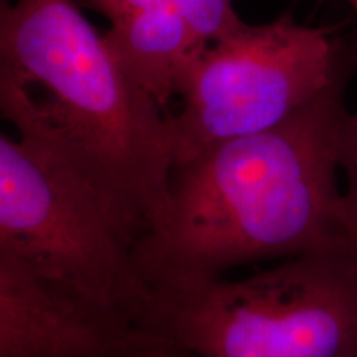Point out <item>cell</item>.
Returning <instances> with one entry per match:
<instances>
[{
    "mask_svg": "<svg viewBox=\"0 0 357 357\" xmlns=\"http://www.w3.org/2000/svg\"><path fill=\"white\" fill-rule=\"evenodd\" d=\"M349 75L276 126L172 169L167 220L136 247L153 291L255 261L349 253L339 185Z\"/></svg>",
    "mask_w": 357,
    "mask_h": 357,
    "instance_id": "obj_1",
    "label": "cell"
},
{
    "mask_svg": "<svg viewBox=\"0 0 357 357\" xmlns=\"http://www.w3.org/2000/svg\"><path fill=\"white\" fill-rule=\"evenodd\" d=\"M0 109L91 184L137 247L171 207V114L136 84L78 0L2 2Z\"/></svg>",
    "mask_w": 357,
    "mask_h": 357,
    "instance_id": "obj_2",
    "label": "cell"
},
{
    "mask_svg": "<svg viewBox=\"0 0 357 357\" xmlns=\"http://www.w3.org/2000/svg\"><path fill=\"white\" fill-rule=\"evenodd\" d=\"M149 328L194 357H357V257H294L243 280L154 289Z\"/></svg>",
    "mask_w": 357,
    "mask_h": 357,
    "instance_id": "obj_3",
    "label": "cell"
},
{
    "mask_svg": "<svg viewBox=\"0 0 357 357\" xmlns=\"http://www.w3.org/2000/svg\"><path fill=\"white\" fill-rule=\"evenodd\" d=\"M0 250L149 328L154 291L134 243L60 151L22 134L0 137Z\"/></svg>",
    "mask_w": 357,
    "mask_h": 357,
    "instance_id": "obj_4",
    "label": "cell"
},
{
    "mask_svg": "<svg viewBox=\"0 0 357 357\" xmlns=\"http://www.w3.org/2000/svg\"><path fill=\"white\" fill-rule=\"evenodd\" d=\"M352 58L328 26L283 13L245 24L211 45L187 71L172 116L174 167L223 141L270 129L351 73Z\"/></svg>",
    "mask_w": 357,
    "mask_h": 357,
    "instance_id": "obj_5",
    "label": "cell"
},
{
    "mask_svg": "<svg viewBox=\"0 0 357 357\" xmlns=\"http://www.w3.org/2000/svg\"><path fill=\"white\" fill-rule=\"evenodd\" d=\"M0 357H194L136 316L35 273L0 250Z\"/></svg>",
    "mask_w": 357,
    "mask_h": 357,
    "instance_id": "obj_6",
    "label": "cell"
},
{
    "mask_svg": "<svg viewBox=\"0 0 357 357\" xmlns=\"http://www.w3.org/2000/svg\"><path fill=\"white\" fill-rule=\"evenodd\" d=\"M105 42L132 82L166 113L187 71L205 50L169 3L111 24Z\"/></svg>",
    "mask_w": 357,
    "mask_h": 357,
    "instance_id": "obj_7",
    "label": "cell"
},
{
    "mask_svg": "<svg viewBox=\"0 0 357 357\" xmlns=\"http://www.w3.org/2000/svg\"><path fill=\"white\" fill-rule=\"evenodd\" d=\"M169 6L202 48L230 37L245 25L236 15L234 0H169Z\"/></svg>",
    "mask_w": 357,
    "mask_h": 357,
    "instance_id": "obj_8",
    "label": "cell"
},
{
    "mask_svg": "<svg viewBox=\"0 0 357 357\" xmlns=\"http://www.w3.org/2000/svg\"><path fill=\"white\" fill-rule=\"evenodd\" d=\"M341 172L346 177L341 197L342 229L349 253L357 257V113H349L342 132Z\"/></svg>",
    "mask_w": 357,
    "mask_h": 357,
    "instance_id": "obj_9",
    "label": "cell"
},
{
    "mask_svg": "<svg viewBox=\"0 0 357 357\" xmlns=\"http://www.w3.org/2000/svg\"><path fill=\"white\" fill-rule=\"evenodd\" d=\"M78 3L102 13L111 24H118L166 6L169 0H78Z\"/></svg>",
    "mask_w": 357,
    "mask_h": 357,
    "instance_id": "obj_10",
    "label": "cell"
},
{
    "mask_svg": "<svg viewBox=\"0 0 357 357\" xmlns=\"http://www.w3.org/2000/svg\"><path fill=\"white\" fill-rule=\"evenodd\" d=\"M351 7H352V8H354V12L357 13V0H356V2H354V3H352V6H351Z\"/></svg>",
    "mask_w": 357,
    "mask_h": 357,
    "instance_id": "obj_11",
    "label": "cell"
},
{
    "mask_svg": "<svg viewBox=\"0 0 357 357\" xmlns=\"http://www.w3.org/2000/svg\"><path fill=\"white\" fill-rule=\"evenodd\" d=\"M344 2H347V3H349V6H352V3H354L356 0H344Z\"/></svg>",
    "mask_w": 357,
    "mask_h": 357,
    "instance_id": "obj_12",
    "label": "cell"
}]
</instances>
